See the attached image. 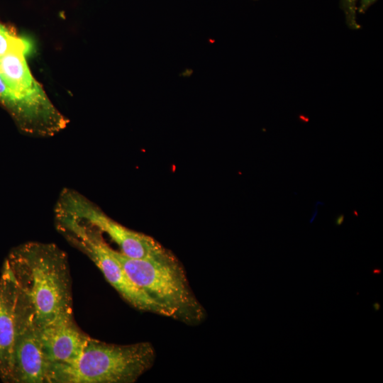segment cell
I'll list each match as a JSON object with an SVG mask.
<instances>
[{
    "mask_svg": "<svg viewBox=\"0 0 383 383\" xmlns=\"http://www.w3.org/2000/svg\"><path fill=\"white\" fill-rule=\"evenodd\" d=\"M4 263L33 311L40 329L72 314L67 255L54 243L27 242L11 250Z\"/></svg>",
    "mask_w": 383,
    "mask_h": 383,
    "instance_id": "6da1fadb",
    "label": "cell"
},
{
    "mask_svg": "<svg viewBox=\"0 0 383 383\" xmlns=\"http://www.w3.org/2000/svg\"><path fill=\"white\" fill-rule=\"evenodd\" d=\"M155 351L151 343H107L90 338L81 355L48 365L46 383H133L150 370Z\"/></svg>",
    "mask_w": 383,
    "mask_h": 383,
    "instance_id": "7a4b0ae2",
    "label": "cell"
},
{
    "mask_svg": "<svg viewBox=\"0 0 383 383\" xmlns=\"http://www.w3.org/2000/svg\"><path fill=\"white\" fill-rule=\"evenodd\" d=\"M130 279L169 317L186 323H197L204 309L192 293L186 274L174 255L165 259H135L111 248Z\"/></svg>",
    "mask_w": 383,
    "mask_h": 383,
    "instance_id": "3957f363",
    "label": "cell"
},
{
    "mask_svg": "<svg viewBox=\"0 0 383 383\" xmlns=\"http://www.w3.org/2000/svg\"><path fill=\"white\" fill-rule=\"evenodd\" d=\"M54 212L58 231L71 245L92 260L109 283L127 302L138 310L169 317L160 304L130 279L100 232L64 213Z\"/></svg>",
    "mask_w": 383,
    "mask_h": 383,
    "instance_id": "277c9868",
    "label": "cell"
},
{
    "mask_svg": "<svg viewBox=\"0 0 383 383\" xmlns=\"http://www.w3.org/2000/svg\"><path fill=\"white\" fill-rule=\"evenodd\" d=\"M30 50H11L0 56V74L23 106L30 135L50 137L64 130L70 121L52 104L33 76L26 61Z\"/></svg>",
    "mask_w": 383,
    "mask_h": 383,
    "instance_id": "5b68a950",
    "label": "cell"
},
{
    "mask_svg": "<svg viewBox=\"0 0 383 383\" xmlns=\"http://www.w3.org/2000/svg\"><path fill=\"white\" fill-rule=\"evenodd\" d=\"M55 211L106 234L124 255L135 259H165L173 255L153 238L132 231L109 217L98 206L79 192L64 189Z\"/></svg>",
    "mask_w": 383,
    "mask_h": 383,
    "instance_id": "8992f818",
    "label": "cell"
},
{
    "mask_svg": "<svg viewBox=\"0 0 383 383\" xmlns=\"http://www.w3.org/2000/svg\"><path fill=\"white\" fill-rule=\"evenodd\" d=\"M13 353L14 383H45L48 362L33 311L18 289Z\"/></svg>",
    "mask_w": 383,
    "mask_h": 383,
    "instance_id": "52a82bcc",
    "label": "cell"
},
{
    "mask_svg": "<svg viewBox=\"0 0 383 383\" xmlns=\"http://www.w3.org/2000/svg\"><path fill=\"white\" fill-rule=\"evenodd\" d=\"M18 294L15 279L4 263L0 276V379L4 382H13Z\"/></svg>",
    "mask_w": 383,
    "mask_h": 383,
    "instance_id": "ba28073f",
    "label": "cell"
},
{
    "mask_svg": "<svg viewBox=\"0 0 383 383\" xmlns=\"http://www.w3.org/2000/svg\"><path fill=\"white\" fill-rule=\"evenodd\" d=\"M39 333L48 365L76 360L90 339L75 324L72 314L57 318L40 328Z\"/></svg>",
    "mask_w": 383,
    "mask_h": 383,
    "instance_id": "9c48e42d",
    "label": "cell"
},
{
    "mask_svg": "<svg viewBox=\"0 0 383 383\" xmlns=\"http://www.w3.org/2000/svg\"><path fill=\"white\" fill-rule=\"evenodd\" d=\"M0 104L9 113L19 129L30 135V127L27 113L20 101L1 74Z\"/></svg>",
    "mask_w": 383,
    "mask_h": 383,
    "instance_id": "30bf717a",
    "label": "cell"
},
{
    "mask_svg": "<svg viewBox=\"0 0 383 383\" xmlns=\"http://www.w3.org/2000/svg\"><path fill=\"white\" fill-rule=\"evenodd\" d=\"M31 49V44L26 38L19 36L12 26L0 23V56L14 50Z\"/></svg>",
    "mask_w": 383,
    "mask_h": 383,
    "instance_id": "8fae6325",
    "label": "cell"
},
{
    "mask_svg": "<svg viewBox=\"0 0 383 383\" xmlns=\"http://www.w3.org/2000/svg\"><path fill=\"white\" fill-rule=\"evenodd\" d=\"M377 0H340V8L344 12L348 26L357 28V13H364Z\"/></svg>",
    "mask_w": 383,
    "mask_h": 383,
    "instance_id": "7c38bea8",
    "label": "cell"
},
{
    "mask_svg": "<svg viewBox=\"0 0 383 383\" xmlns=\"http://www.w3.org/2000/svg\"><path fill=\"white\" fill-rule=\"evenodd\" d=\"M344 219V216L343 214L338 216V218L335 220V224L337 226H340L343 223Z\"/></svg>",
    "mask_w": 383,
    "mask_h": 383,
    "instance_id": "4fadbf2b",
    "label": "cell"
},
{
    "mask_svg": "<svg viewBox=\"0 0 383 383\" xmlns=\"http://www.w3.org/2000/svg\"><path fill=\"white\" fill-rule=\"evenodd\" d=\"M375 311H378L380 309V304L377 302L373 304Z\"/></svg>",
    "mask_w": 383,
    "mask_h": 383,
    "instance_id": "5bb4252c",
    "label": "cell"
}]
</instances>
